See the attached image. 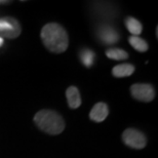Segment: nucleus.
I'll use <instances>...</instances> for the list:
<instances>
[{"label": "nucleus", "mask_w": 158, "mask_h": 158, "mask_svg": "<svg viewBox=\"0 0 158 158\" xmlns=\"http://www.w3.org/2000/svg\"><path fill=\"white\" fill-rule=\"evenodd\" d=\"M98 37L105 44H114L119 40V33L114 28L104 26L98 31Z\"/></svg>", "instance_id": "nucleus-6"}, {"label": "nucleus", "mask_w": 158, "mask_h": 158, "mask_svg": "<svg viewBox=\"0 0 158 158\" xmlns=\"http://www.w3.org/2000/svg\"><path fill=\"white\" fill-rule=\"evenodd\" d=\"M3 43H4V39H3L2 37H0V47L3 45Z\"/></svg>", "instance_id": "nucleus-15"}, {"label": "nucleus", "mask_w": 158, "mask_h": 158, "mask_svg": "<svg viewBox=\"0 0 158 158\" xmlns=\"http://www.w3.org/2000/svg\"><path fill=\"white\" fill-rule=\"evenodd\" d=\"M40 37L44 46L53 53H62L68 48V34L61 25L56 23L46 24L41 30Z\"/></svg>", "instance_id": "nucleus-1"}, {"label": "nucleus", "mask_w": 158, "mask_h": 158, "mask_svg": "<svg viewBox=\"0 0 158 158\" xmlns=\"http://www.w3.org/2000/svg\"><path fill=\"white\" fill-rule=\"evenodd\" d=\"M128 42L135 50H138V52H147L148 47H149L146 41L138 36H131L128 38Z\"/></svg>", "instance_id": "nucleus-12"}, {"label": "nucleus", "mask_w": 158, "mask_h": 158, "mask_svg": "<svg viewBox=\"0 0 158 158\" xmlns=\"http://www.w3.org/2000/svg\"><path fill=\"white\" fill-rule=\"evenodd\" d=\"M68 105L71 109H77L81 105V97L76 86H69L66 90Z\"/></svg>", "instance_id": "nucleus-8"}, {"label": "nucleus", "mask_w": 158, "mask_h": 158, "mask_svg": "<svg viewBox=\"0 0 158 158\" xmlns=\"http://www.w3.org/2000/svg\"><path fill=\"white\" fill-rule=\"evenodd\" d=\"M131 96L141 102L149 103L155 98V89L148 83H135L131 86Z\"/></svg>", "instance_id": "nucleus-5"}, {"label": "nucleus", "mask_w": 158, "mask_h": 158, "mask_svg": "<svg viewBox=\"0 0 158 158\" xmlns=\"http://www.w3.org/2000/svg\"><path fill=\"white\" fill-rule=\"evenodd\" d=\"M122 141L126 146L134 149H143L147 145V139L143 132L135 128H127L122 134Z\"/></svg>", "instance_id": "nucleus-4"}, {"label": "nucleus", "mask_w": 158, "mask_h": 158, "mask_svg": "<svg viewBox=\"0 0 158 158\" xmlns=\"http://www.w3.org/2000/svg\"><path fill=\"white\" fill-rule=\"evenodd\" d=\"M34 122L42 131L48 135H60L65 129L64 118L52 110H40L34 116Z\"/></svg>", "instance_id": "nucleus-2"}, {"label": "nucleus", "mask_w": 158, "mask_h": 158, "mask_svg": "<svg viewBox=\"0 0 158 158\" xmlns=\"http://www.w3.org/2000/svg\"><path fill=\"white\" fill-rule=\"evenodd\" d=\"M134 72H135V67L131 64L117 65L112 69V75L114 77H117V78L131 76Z\"/></svg>", "instance_id": "nucleus-9"}, {"label": "nucleus", "mask_w": 158, "mask_h": 158, "mask_svg": "<svg viewBox=\"0 0 158 158\" xmlns=\"http://www.w3.org/2000/svg\"><path fill=\"white\" fill-rule=\"evenodd\" d=\"M21 33L22 27L18 20L11 17L0 19V37L15 39L20 36Z\"/></svg>", "instance_id": "nucleus-3"}, {"label": "nucleus", "mask_w": 158, "mask_h": 158, "mask_svg": "<svg viewBox=\"0 0 158 158\" xmlns=\"http://www.w3.org/2000/svg\"><path fill=\"white\" fill-rule=\"evenodd\" d=\"M79 59L81 60L82 64H83L85 67L89 68L93 66V64L94 63V59H96V55L93 50L90 49H82L80 53H79Z\"/></svg>", "instance_id": "nucleus-11"}, {"label": "nucleus", "mask_w": 158, "mask_h": 158, "mask_svg": "<svg viewBox=\"0 0 158 158\" xmlns=\"http://www.w3.org/2000/svg\"><path fill=\"white\" fill-rule=\"evenodd\" d=\"M7 3H10V1H5V0H0V4H7Z\"/></svg>", "instance_id": "nucleus-14"}, {"label": "nucleus", "mask_w": 158, "mask_h": 158, "mask_svg": "<svg viewBox=\"0 0 158 158\" xmlns=\"http://www.w3.org/2000/svg\"><path fill=\"white\" fill-rule=\"evenodd\" d=\"M108 114H109V109L107 104L100 102L97 103L93 107V109H91V111L89 113V118L94 122H102L107 118Z\"/></svg>", "instance_id": "nucleus-7"}, {"label": "nucleus", "mask_w": 158, "mask_h": 158, "mask_svg": "<svg viewBox=\"0 0 158 158\" xmlns=\"http://www.w3.org/2000/svg\"><path fill=\"white\" fill-rule=\"evenodd\" d=\"M125 26H126V29H127L129 32L132 34V36H138L140 35L142 33V24L139 22L137 19L135 18H126L125 20Z\"/></svg>", "instance_id": "nucleus-10"}, {"label": "nucleus", "mask_w": 158, "mask_h": 158, "mask_svg": "<svg viewBox=\"0 0 158 158\" xmlns=\"http://www.w3.org/2000/svg\"><path fill=\"white\" fill-rule=\"evenodd\" d=\"M106 56L109 59L112 60H117V61H122V60L128 59V53L123 49L120 48H109L107 49Z\"/></svg>", "instance_id": "nucleus-13"}]
</instances>
